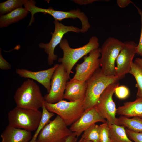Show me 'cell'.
Here are the masks:
<instances>
[{
	"label": "cell",
	"mask_w": 142,
	"mask_h": 142,
	"mask_svg": "<svg viewBox=\"0 0 142 142\" xmlns=\"http://www.w3.org/2000/svg\"><path fill=\"white\" fill-rule=\"evenodd\" d=\"M99 46L98 39L95 36L91 37L86 44L75 48L70 46L66 39L64 38L62 40L59 46L63 51V56L62 57L59 58L58 61L61 63L64 67L67 80L70 79L72 70L76 63L92 51L98 48Z\"/></svg>",
	"instance_id": "cell-2"
},
{
	"label": "cell",
	"mask_w": 142,
	"mask_h": 142,
	"mask_svg": "<svg viewBox=\"0 0 142 142\" xmlns=\"http://www.w3.org/2000/svg\"><path fill=\"white\" fill-rule=\"evenodd\" d=\"M73 133L57 115L54 119L43 128L36 142H65Z\"/></svg>",
	"instance_id": "cell-7"
},
{
	"label": "cell",
	"mask_w": 142,
	"mask_h": 142,
	"mask_svg": "<svg viewBox=\"0 0 142 142\" xmlns=\"http://www.w3.org/2000/svg\"><path fill=\"white\" fill-rule=\"evenodd\" d=\"M84 99L69 102L62 100L54 103L45 101L44 104L48 111L59 116L68 126L77 121L84 112Z\"/></svg>",
	"instance_id": "cell-4"
},
{
	"label": "cell",
	"mask_w": 142,
	"mask_h": 142,
	"mask_svg": "<svg viewBox=\"0 0 142 142\" xmlns=\"http://www.w3.org/2000/svg\"><path fill=\"white\" fill-rule=\"evenodd\" d=\"M25 0H8L0 3L1 16L8 13L24 5Z\"/></svg>",
	"instance_id": "cell-25"
},
{
	"label": "cell",
	"mask_w": 142,
	"mask_h": 142,
	"mask_svg": "<svg viewBox=\"0 0 142 142\" xmlns=\"http://www.w3.org/2000/svg\"><path fill=\"white\" fill-rule=\"evenodd\" d=\"M134 62L142 69V58H136Z\"/></svg>",
	"instance_id": "cell-34"
},
{
	"label": "cell",
	"mask_w": 142,
	"mask_h": 142,
	"mask_svg": "<svg viewBox=\"0 0 142 142\" xmlns=\"http://www.w3.org/2000/svg\"><path fill=\"white\" fill-rule=\"evenodd\" d=\"M80 142H92L90 141L85 140L83 139L82 137H81L80 139Z\"/></svg>",
	"instance_id": "cell-35"
},
{
	"label": "cell",
	"mask_w": 142,
	"mask_h": 142,
	"mask_svg": "<svg viewBox=\"0 0 142 142\" xmlns=\"http://www.w3.org/2000/svg\"><path fill=\"white\" fill-rule=\"evenodd\" d=\"M1 137V142H29L32 138L31 132L9 125L2 132Z\"/></svg>",
	"instance_id": "cell-17"
},
{
	"label": "cell",
	"mask_w": 142,
	"mask_h": 142,
	"mask_svg": "<svg viewBox=\"0 0 142 142\" xmlns=\"http://www.w3.org/2000/svg\"><path fill=\"white\" fill-rule=\"evenodd\" d=\"M55 29L53 32H51L52 37L48 43H40L39 44V47L43 49L48 55L47 62L50 65L53 64L54 61L57 59L58 56L54 53L56 47L60 43L64 35L69 32L76 33L81 32V29L73 26L65 25L60 23L58 20L55 19L54 21Z\"/></svg>",
	"instance_id": "cell-10"
},
{
	"label": "cell",
	"mask_w": 142,
	"mask_h": 142,
	"mask_svg": "<svg viewBox=\"0 0 142 142\" xmlns=\"http://www.w3.org/2000/svg\"><path fill=\"white\" fill-rule=\"evenodd\" d=\"M42 108V114L41 120L34 134L29 142H36L39 133L45 125L50 121V119L55 115L54 113L47 110L44 103Z\"/></svg>",
	"instance_id": "cell-22"
},
{
	"label": "cell",
	"mask_w": 142,
	"mask_h": 142,
	"mask_svg": "<svg viewBox=\"0 0 142 142\" xmlns=\"http://www.w3.org/2000/svg\"><path fill=\"white\" fill-rule=\"evenodd\" d=\"M107 122L109 128V135L111 142H134L128 138L124 126Z\"/></svg>",
	"instance_id": "cell-20"
},
{
	"label": "cell",
	"mask_w": 142,
	"mask_h": 142,
	"mask_svg": "<svg viewBox=\"0 0 142 142\" xmlns=\"http://www.w3.org/2000/svg\"><path fill=\"white\" fill-rule=\"evenodd\" d=\"M0 51V68L3 70H7L11 69V65L10 64L6 61L2 57Z\"/></svg>",
	"instance_id": "cell-30"
},
{
	"label": "cell",
	"mask_w": 142,
	"mask_h": 142,
	"mask_svg": "<svg viewBox=\"0 0 142 142\" xmlns=\"http://www.w3.org/2000/svg\"><path fill=\"white\" fill-rule=\"evenodd\" d=\"M100 48L91 51L88 56L84 57V60L80 64L77 65L75 73L72 79L81 81H87L100 66Z\"/></svg>",
	"instance_id": "cell-13"
},
{
	"label": "cell",
	"mask_w": 142,
	"mask_h": 142,
	"mask_svg": "<svg viewBox=\"0 0 142 142\" xmlns=\"http://www.w3.org/2000/svg\"><path fill=\"white\" fill-rule=\"evenodd\" d=\"M84 132L81 137L83 139L92 142H100V125L94 124Z\"/></svg>",
	"instance_id": "cell-24"
},
{
	"label": "cell",
	"mask_w": 142,
	"mask_h": 142,
	"mask_svg": "<svg viewBox=\"0 0 142 142\" xmlns=\"http://www.w3.org/2000/svg\"><path fill=\"white\" fill-rule=\"evenodd\" d=\"M29 12L25 8L21 7L6 14L1 16L0 28L7 27L21 20L27 16Z\"/></svg>",
	"instance_id": "cell-19"
},
{
	"label": "cell",
	"mask_w": 142,
	"mask_h": 142,
	"mask_svg": "<svg viewBox=\"0 0 142 142\" xmlns=\"http://www.w3.org/2000/svg\"><path fill=\"white\" fill-rule=\"evenodd\" d=\"M124 46L120 51L116 60L115 76L119 79H122L129 73L133 59L136 54L137 45L133 41L124 42Z\"/></svg>",
	"instance_id": "cell-12"
},
{
	"label": "cell",
	"mask_w": 142,
	"mask_h": 142,
	"mask_svg": "<svg viewBox=\"0 0 142 142\" xmlns=\"http://www.w3.org/2000/svg\"><path fill=\"white\" fill-rule=\"evenodd\" d=\"M77 138L76 134L73 132L66 139L65 142H77Z\"/></svg>",
	"instance_id": "cell-32"
},
{
	"label": "cell",
	"mask_w": 142,
	"mask_h": 142,
	"mask_svg": "<svg viewBox=\"0 0 142 142\" xmlns=\"http://www.w3.org/2000/svg\"><path fill=\"white\" fill-rule=\"evenodd\" d=\"M117 114L128 118H142V98H137L134 101L125 103L117 108Z\"/></svg>",
	"instance_id": "cell-18"
},
{
	"label": "cell",
	"mask_w": 142,
	"mask_h": 142,
	"mask_svg": "<svg viewBox=\"0 0 142 142\" xmlns=\"http://www.w3.org/2000/svg\"><path fill=\"white\" fill-rule=\"evenodd\" d=\"M73 2L79 4H88L92 3L93 2L97 0H85V1H78L75 0Z\"/></svg>",
	"instance_id": "cell-33"
},
{
	"label": "cell",
	"mask_w": 142,
	"mask_h": 142,
	"mask_svg": "<svg viewBox=\"0 0 142 142\" xmlns=\"http://www.w3.org/2000/svg\"><path fill=\"white\" fill-rule=\"evenodd\" d=\"M129 73L133 76L136 81L135 86L137 89V98H142V69L133 62Z\"/></svg>",
	"instance_id": "cell-23"
},
{
	"label": "cell",
	"mask_w": 142,
	"mask_h": 142,
	"mask_svg": "<svg viewBox=\"0 0 142 142\" xmlns=\"http://www.w3.org/2000/svg\"><path fill=\"white\" fill-rule=\"evenodd\" d=\"M78 142H80V140H79V141Z\"/></svg>",
	"instance_id": "cell-36"
},
{
	"label": "cell",
	"mask_w": 142,
	"mask_h": 142,
	"mask_svg": "<svg viewBox=\"0 0 142 142\" xmlns=\"http://www.w3.org/2000/svg\"><path fill=\"white\" fill-rule=\"evenodd\" d=\"M14 99L16 106L33 110L42 107L45 101L39 87L34 80L29 79L17 89Z\"/></svg>",
	"instance_id": "cell-1"
},
{
	"label": "cell",
	"mask_w": 142,
	"mask_h": 142,
	"mask_svg": "<svg viewBox=\"0 0 142 142\" xmlns=\"http://www.w3.org/2000/svg\"><path fill=\"white\" fill-rule=\"evenodd\" d=\"M87 87V81L71 79L67 83L64 98L69 101L84 99Z\"/></svg>",
	"instance_id": "cell-16"
},
{
	"label": "cell",
	"mask_w": 142,
	"mask_h": 142,
	"mask_svg": "<svg viewBox=\"0 0 142 142\" xmlns=\"http://www.w3.org/2000/svg\"><path fill=\"white\" fill-rule=\"evenodd\" d=\"M124 43L113 37L108 38L100 48V66L103 73L107 76L115 75V63Z\"/></svg>",
	"instance_id": "cell-6"
},
{
	"label": "cell",
	"mask_w": 142,
	"mask_h": 142,
	"mask_svg": "<svg viewBox=\"0 0 142 142\" xmlns=\"http://www.w3.org/2000/svg\"><path fill=\"white\" fill-rule=\"evenodd\" d=\"M42 111L16 106L9 111L8 125L32 132L36 131L42 116Z\"/></svg>",
	"instance_id": "cell-5"
},
{
	"label": "cell",
	"mask_w": 142,
	"mask_h": 142,
	"mask_svg": "<svg viewBox=\"0 0 142 142\" xmlns=\"http://www.w3.org/2000/svg\"><path fill=\"white\" fill-rule=\"evenodd\" d=\"M59 64H55L47 69L38 71H32L25 69H17L16 73L20 77L35 80L46 89L48 93L50 89V82L52 75Z\"/></svg>",
	"instance_id": "cell-15"
},
{
	"label": "cell",
	"mask_w": 142,
	"mask_h": 142,
	"mask_svg": "<svg viewBox=\"0 0 142 142\" xmlns=\"http://www.w3.org/2000/svg\"><path fill=\"white\" fill-rule=\"evenodd\" d=\"M125 130L128 138L134 142H142V132H135L127 128Z\"/></svg>",
	"instance_id": "cell-28"
},
{
	"label": "cell",
	"mask_w": 142,
	"mask_h": 142,
	"mask_svg": "<svg viewBox=\"0 0 142 142\" xmlns=\"http://www.w3.org/2000/svg\"><path fill=\"white\" fill-rule=\"evenodd\" d=\"M119 85L118 81L109 85L101 95L95 107L100 115L109 123L118 125V118L116 116L117 108L113 96Z\"/></svg>",
	"instance_id": "cell-9"
},
{
	"label": "cell",
	"mask_w": 142,
	"mask_h": 142,
	"mask_svg": "<svg viewBox=\"0 0 142 142\" xmlns=\"http://www.w3.org/2000/svg\"><path fill=\"white\" fill-rule=\"evenodd\" d=\"M114 93L119 99H124L129 96L130 91L128 88L125 85H119L115 89Z\"/></svg>",
	"instance_id": "cell-27"
},
{
	"label": "cell",
	"mask_w": 142,
	"mask_h": 142,
	"mask_svg": "<svg viewBox=\"0 0 142 142\" xmlns=\"http://www.w3.org/2000/svg\"><path fill=\"white\" fill-rule=\"evenodd\" d=\"M100 142H111L109 138V128L107 121L100 125Z\"/></svg>",
	"instance_id": "cell-26"
},
{
	"label": "cell",
	"mask_w": 142,
	"mask_h": 142,
	"mask_svg": "<svg viewBox=\"0 0 142 142\" xmlns=\"http://www.w3.org/2000/svg\"><path fill=\"white\" fill-rule=\"evenodd\" d=\"M136 8L138 12L141 17V29L140 35L139 43L136 47V54L142 57V10L134 5Z\"/></svg>",
	"instance_id": "cell-29"
},
{
	"label": "cell",
	"mask_w": 142,
	"mask_h": 142,
	"mask_svg": "<svg viewBox=\"0 0 142 142\" xmlns=\"http://www.w3.org/2000/svg\"><path fill=\"white\" fill-rule=\"evenodd\" d=\"M97 111L95 107L85 111L81 117L71 126L70 129L74 133L78 138L88 128L98 122L106 121Z\"/></svg>",
	"instance_id": "cell-14"
},
{
	"label": "cell",
	"mask_w": 142,
	"mask_h": 142,
	"mask_svg": "<svg viewBox=\"0 0 142 142\" xmlns=\"http://www.w3.org/2000/svg\"><path fill=\"white\" fill-rule=\"evenodd\" d=\"M119 80L115 76L106 75L103 73L101 68L98 69L87 81L84 103L85 111L95 107L105 89L110 85Z\"/></svg>",
	"instance_id": "cell-3"
},
{
	"label": "cell",
	"mask_w": 142,
	"mask_h": 142,
	"mask_svg": "<svg viewBox=\"0 0 142 142\" xmlns=\"http://www.w3.org/2000/svg\"><path fill=\"white\" fill-rule=\"evenodd\" d=\"M118 120L119 125L123 126L134 132H142V118L134 117L130 118L122 116L118 118Z\"/></svg>",
	"instance_id": "cell-21"
},
{
	"label": "cell",
	"mask_w": 142,
	"mask_h": 142,
	"mask_svg": "<svg viewBox=\"0 0 142 142\" xmlns=\"http://www.w3.org/2000/svg\"><path fill=\"white\" fill-rule=\"evenodd\" d=\"M67 80L64 67L62 64H59L52 77L50 91L44 97L45 101L54 103L63 100Z\"/></svg>",
	"instance_id": "cell-11"
},
{
	"label": "cell",
	"mask_w": 142,
	"mask_h": 142,
	"mask_svg": "<svg viewBox=\"0 0 142 142\" xmlns=\"http://www.w3.org/2000/svg\"><path fill=\"white\" fill-rule=\"evenodd\" d=\"M36 2L32 1L27 5V9L31 14V19H34V15L38 12L48 14L52 16L54 19L58 21L64 19L72 18L75 19L78 18L82 24L81 29L87 31L90 27L88 18L86 15L79 9L71 10L69 11H63L55 10L52 7L48 9L40 8L36 6Z\"/></svg>",
	"instance_id": "cell-8"
},
{
	"label": "cell",
	"mask_w": 142,
	"mask_h": 142,
	"mask_svg": "<svg viewBox=\"0 0 142 142\" xmlns=\"http://www.w3.org/2000/svg\"><path fill=\"white\" fill-rule=\"evenodd\" d=\"M116 2L119 7L122 8H125L132 3V1L130 0H118Z\"/></svg>",
	"instance_id": "cell-31"
}]
</instances>
